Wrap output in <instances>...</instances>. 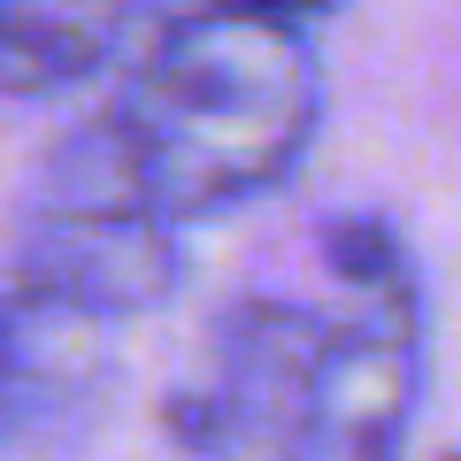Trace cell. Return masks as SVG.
I'll return each instance as SVG.
<instances>
[{
    "mask_svg": "<svg viewBox=\"0 0 461 461\" xmlns=\"http://www.w3.org/2000/svg\"><path fill=\"white\" fill-rule=\"evenodd\" d=\"M100 115L115 123V147L147 200L193 223L285 185L308 162L323 131V62L300 23L215 0L162 23Z\"/></svg>",
    "mask_w": 461,
    "mask_h": 461,
    "instance_id": "obj_1",
    "label": "cell"
},
{
    "mask_svg": "<svg viewBox=\"0 0 461 461\" xmlns=\"http://www.w3.org/2000/svg\"><path fill=\"white\" fill-rule=\"evenodd\" d=\"M330 269L346 315L330 323V362L300 461H400L423 400V285L384 215L330 223Z\"/></svg>",
    "mask_w": 461,
    "mask_h": 461,
    "instance_id": "obj_3",
    "label": "cell"
},
{
    "mask_svg": "<svg viewBox=\"0 0 461 461\" xmlns=\"http://www.w3.org/2000/svg\"><path fill=\"white\" fill-rule=\"evenodd\" d=\"M330 362V315L293 300H230L200 362L169 393V438L193 461H300Z\"/></svg>",
    "mask_w": 461,
    "mask_h": 461,
    "instance_id": "obj_4",
    "label": "cell"
},
{
    "mask_svg": "<svg viewBox=\"0 0 461 461\" xmlns=\"http://www.w3.org/2000/svg\"><path fill=\"white\" fill-rule=\"evenodd\" d=\"M223 8H247V16H277V23H315V16H330L339 0H223Z\"/></svg>",
    "mask_w": 461,
    "mask_h": 461,
    "instance_id": "obj_7",
    "label": "cell"
},
{
    "mask_svg": "<svg viewBox=\"0 0 461 461\" xmlns=\"http://www.w3.org/2000/svg\"><path fill=\"white\" fill-rule=\"evenodd\" d=\"M454 461H461V454H454Z\"/></svg>",
    "mask_w": 461,
    "mask_h": 461,
    "instance_id": "obj_8",
    "label": "cell"
},
{
    "mask_svg": "<svg viewBox=\"0 0 461 461\" xmlns=\"http://www.w3.org/2000/svg\"><path fill=\"white\" fill-rule=\"evenodd\" d=\"M147 0H0V93L47 100L108 69Z\"/></svg>",
    "mask_w": 461,
    "mask_h": 461,
    "instance_id": "obj_6",
    "label": "cell"
},
{
    "mask_svg": "<svg viewBox=\"0 0 461 461\" xmlns=\"http://www.w3.org/2000/svg\"><path fill=\"white\" fill-rule=\"evenodd\" d=\"M100 339H108V323L77 308H54L23 285L0 293V446L32 415L85 400V384L100 377Z\"/></svg>",
    "mask_w": 461,
    "mask_h": 461,
    "instance_id": "obj_5",
    "label": "cell"
},
{
    "mask_svg": "<svg viewBox=\"0 0 461 461\" xmlns=\"http://www.w3.org/2000/svg\"><path fill=\"white\" fill-rule=\"evenodd\" d=\"M177 230L185 223L162 215L147 185L131 177L115 123L93 115V123L62 131V147L32 177V200L16 215V285L54 308L93 315V323H123L177 293L185 277Z\"/></svg>",
    "mask_w": 461,
    "mask_h": 461,
    "instance_id": "obj_2",
    "label": "cell"
}]
</instances>
